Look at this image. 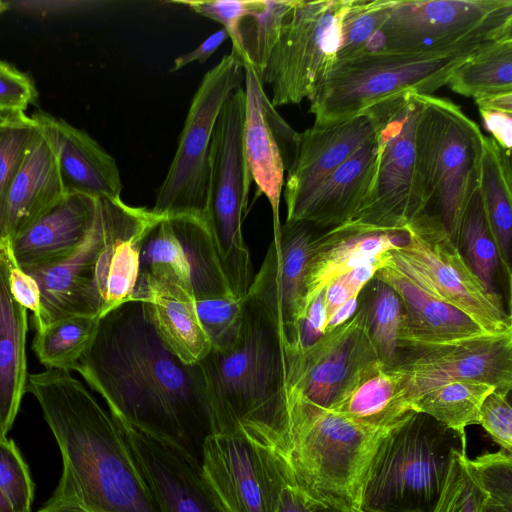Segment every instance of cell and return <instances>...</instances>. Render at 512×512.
<instances>
[{"label": "cell", "instance_id": "obj_1", "mask_svg": "<svg viewBox=\"0 0 512 512\" xmlns=\"http://www.w3.org/2000/svg\"><path fill=\"white\" fill-rule=\"evenodd\" d=\"M74 370L115 420L171 441L200 462L211 424L198 366L182 363L164 345L140 302L99 319Z\"/></svg>", "mask_w": 512, "mask_h": 512}, {"label": "cell", "instance_id": "obj_2", "mask_svg": "<svg viewBox=\"0 0 512 512\" xmlns=\"http://www.w3.org/2000/svg\"><path fill=\"white\" fill-rule=\"evenodd\" d=\"M59 446L57 489L85 512H162L118 422L69 371L28 374Z\"/></svg>", "mask_w": 512, "mask_h": 512}, {"label": "cell", "instance_id": "obj_3", "mask_svg": "<svg viewBox=\"0 0 512 512\" xmlns=\"http://www.w3.org/2000/svg\"><path fill=\"white\" fill-rule=\"evenodd\" d=\"M211 433H237L278 454L285 350L271 318L244 298L240 336L228 350H210L197 363Z\"/></svg>", "mask_w": 512, "mask_h": 512}, {"label": "cell", "instance_id": "obj_4", "mask_svg": "<svg viewBox=\"0 0 512 512\" xmlns=\"http://www.w3.org/2000/svg\"><path fill=\"white\" fill-rule=\"evenodd\" d=\"M279 456L310 498L358 506L368 465L389 431L358 425L319 406L285 383L281 389Z\"/></svg>", "mask_w": 512, "mask_h": 512}, {"label": "cell", "instance_id": "obj_5", "mask_svg": "<svg viewBox=\"0 0 512 512\" xmlns=\"http://www.w3.org/2000/svg\"><path fill=\"white\" fill-rule=\"evenodd\" d=\"M416 96L420 107L414 133L419 205L415 219L440 224L459 246L463 214L479 186L484 134L451 99Z\"/></svg>", "mask_w": 512, "mask_h": 512}, {"label": "cell", "instance_id": "obj_6", "mask_svg": "<svg viewBox=\"0 0 512 512\" xmlns=\"http://www.w3.org/2000/svg\"><path fill=\"white\" fill-rule=\"evenodd\" d=\"M466 438L412 411L376 447L361 486L364 512H433Z\"/></svg>", "mask_w": 512, "mask_h": 512}, {"label": "cell", "instance_id": "obj_7", "mask_svg": "<svg viewBox=\"0 0 512 512\" xmlns=\"http://www.w3.org/2000/svg\"><path fill=\"white\" fill-rule=\"evenodd\" d=\"M474 51L378 52L337 61L309 99L313 125L346 121L407 92L433 94Z\"/></svg>", "mask_w": 512, "mask_h": 512}, {"label": "cell", "instance_id": "obj_8", "mask_svg": "<svg viewBox=\"0 0 512 512\" xmlns=\"http://www.w3.org/2000/svg\"><path fill=\"white\" fill-rule=\"evenodd\" d=\"M244 120L241 85L226 100L215 124L204 218L223 275L238 299L245 298L254 277L242 232L253 182L244 151Z\"/></svg>", "mask_w": 512, "mask_h": 512}, {"label": "cell", "instance_id": "obj_9", "mask_svg": "<svg viewBox=\"0 0 512 512\" xmlns=\"http://www.w3.org/2000/svg\"><path fill=\"white\" fill-rule=\"evenodd\" d=\"M505 37H512V0H389L358 55L470 51Z\"/></svg>", "mask_w": 512, "mask_h": 512}, {"label": "cell", "instance_id": "obj_10", "mask_svg": "<svg viewBox=\"0 0 512 512\" xmlns=\"http://www.w3.org/2000/svg\"><path fill=\"white\" fill-rule=\"evenodd\" d=\"M243 81V65L226 54L203 76L152 211L160 216L205 218L213 132L221 109Z\"/></svg>", "mask_w": 512, "mask_h": 512}, {"label": "cell", "instance_id": "obj_11", "mask_svg": "<svg viewBox=\"0 0 512 512\" xmlns=\"http://www.w3.org/2000/svg\"><path fill=\"white\" fill-rule=\"evenodd\" d=\"M407 242L392 251L393 263L424 291L460 310L488 334L512 333L502 298L473 272L460 247L434 221L415 219Z\"/></svg>", "mask_w": 512, "mask_h": 512}, {"label": "cell", "instance_id": "obj_12", "mask_svg": "<svg viewBox=\"0 0 512 512\" xmlns=\"http://www.w3.org/2000/svg\"><path fill=\"white\" fill-rule=\"evenodd\" d=\"M351 0H294L260 75L274 107L310 99L333 65Z\"/></svg>", "mask_w": 512, "mask_h": 512}, {"label": "cell", "instance_id": "obj_13", "mask_svg": "<svg viewBox=\"0 0 512 512\" xmlns=\"http://www.w3.org/2000/svg\"><path fill=\"white\" fill-rule=\"evenodd\" d=\"M416 94L407 92L370 109L377 120L375 168L365 198L350 221L405 232L417 217L414 133L420 104Z\"/></svg>", "mask_w": 512, "mask_h": 512}, {"label": "cell", "instance_id": "obj_14", "mask_svg": "<svg viewBox=\"0 0 512 512\" xmlns=\"http://www.w3.org/2000/svg\"><path fill=\"white\" fill-rule=\"evenodd\" d=\"M202 477L221 512H278L291 479L271 449L237 433H211L202 447Z\"/></svg>", "mask_w": 512, "mask_h": 512}, {"label": "cell", "instance_id": "obj_15", "mask_svg": "<svg viewBox=\"0 0 512 512\" xmlns=\"http://www.w3.org/2000/svg\"><path fill=\"white\" fill-rule=\"evenodd\" d=\"M397 371L411 402L453 381L485 382L509 395L512 388V333L484 334L454 342L403 350Z\"/></svg>", "mask_w": 512, "mask_h": 512}, {"label": "cell", "instance_id": "obj_16", "mask_svg": "<svg viewBox=\"0 0 512 512\" xmlns=\"http://www.w3.org/2000/svg\"><path fill=\"white\" fill-rule=\"evenodd\" d=\"M284 350L285 383L327 409L359 369L378 359L359 304L349 320L326 329L313 344Z\"/></svg>", "mask_w": 512, "mask_h": 512}, {"label": "cell", "instance_id": "obj_17", "mask_svg": "<svg viewBox=\"0 0 512 512\" xmlns=\"http://www.w3.org/2000/svg\"><path fill=\"white\" fill-rule=\"evenodd\" d=\"M313 225L286 221L270 243L245 298L256 303L275 323L284 347L299 346V329L306 312L305 278Z\"/></svg>", "mask_w": 512, "mask_h": 512}, {"label": "cell", "instance_id": "obj_18", "mask_svg": "<svg viewBox=\"0 0 512 512\" xmlns=\"http://www.w3.org/2000/svg\"><path fill=\"white\" fill-rule=\"evenodd\" d=\"M245 120L243 143L247 165L259 194L272 210L274 237L280 232V198L299 133L276 111L257 71L243 65Z\"/></svg>", "mask_w": 512, "mask_h": 512}, {"label": "cell", "instance_id": "obj_19", "mask_svg": "<svg viewBox=\"0 0 512 512\" xmlns=\"http://www.w3.org/2000/svg\"><path fill=\"white\" fill-rule=\"evenodd\" d=\"M102 244L94 261L93 280L101 317L129 302L140 274L143 242L165 216L119 199H98Z\"/></svg>", "mask_w": 512, "mask_h": 512}, {"label": "cell", "instance_id": "obj_20", "mask_svg": "<svg viewBox=\"0 0 512 512\" xmlns=\"http://www.w3.org/2000/svg\"><path fill=\"white\" fill-rule=\"evenodd\" d=\"M118 424L162 512H221L196 458L171 441Z\"/></svg>", "mask_w": 512, "mask_h": 512}, {"label": "cell", "instance_id": "obj_21", "mask_svg": "<svg viewBox=\"0 0 512 512\" xmlns=\"http://www.w3.org/2000/svg\"><path fill=\"white\" fill-rule=\"evenodd\" d=\"M30 117L52 151L64 195L121 198L122 182L116 160L92 137L42 110Z\"/></svg>", "mask_w": 512, "mask_h": 512}, {"label": "cell", "instance_id": "obj_22", "mask_svg": "<svg viewBox=\"0 0 512 512\" xmlns=\"http://www.w3.org/2000/svg\"><path fill=\"white\" fill-rule=\"evenodd\" d=\"M376 129V116L369 110L343 122L313 125L299 133L283 187L287 214L370 140Z\"/></svg>", "mask_w": 512, "mask_h": 512}, {"label": "cell", "instance_id": "obj_23", "mask_svg": "<svg viewBox=\"0 0 512 512\" xmlns=\"http://www.w3.org/2000/svg\"><path fill=\"white\" fill-rule=\"evenodd\" d=\"M130 301L142 304L161 341L182 363L195 365L210 352L191 286L169 273L140 272Z\"/></svg>", "mask_w": 512, "mask_h": 512}, {"label": "cell", "instance_id": "obj_24", "mask_svg": "<svg viewBox=\"0 0 512 512\" xmlns=\"http://www.w3.org/2000/svg\"><path fill=\"white\" fill-rule=\"evenodd\" d=\"M102 219L98 203L94 225L83 244L69 257L47 266L24 269L37 282L41 311L33 322L37 330L69 317L101 318L94 280V261L102 244Z\"/></svg>", "mask_w": 512, "mask_h": 512}, {"label": "cell", "instance_id": "obj_25", "mask_svg": "<svg viewBox=\"0 0 512 512\" xmlns=\"http://www.w3.org/2000/svg\"><path fill=\"white\" fill-rule=\"evenodd\" d=\"M98 199L66 194L19 234L7 241L24 269L57 263L86 240L97 215Z\"/></svg>", "mask_w": 512, "mask_h": 512}, {"label": "cell", "instance_id": "obj_26", "mask_svg": "<svg viewBox=\"0 0 512 512\" xmlns=\"http://www.w3.org/2000/svg\"><path fill=\"white\" fill-rule=\"evenodd\" d=\"M407 238L406 231H384L354 221L315 235L305 278L306 309L333 279L384 257L403 246Z\"/></svg>", "mask_w": 512, "mask_h": 512}, {"label": "cell", "instance_id": "obj_27", "mask_svg": "<svg viewBox=\"0 0 512 512\" xmlns=\"http://www.w3.org/2000/svg\"><path fill=\"white\" fill-rule=\"evenodd\" d=\"M374 277L392 287L401 301V352L488 334L463 312L424 291L393 263L392 252Z\"/></svg>", "mask_w": 512, "mask_h": 512}, {"label": "cell", "instance_id": "obj_28", "mask_svg": "<svg viewBox=\"0 0 512 512\" xmlns=\"http://www.w3.org/2000/svg\"><path fill=\"white\" fill-rule=\"evenodd\" d=\"M376 156L375 133L287 214L286 221H304L320 228L350 221L368 191Z\"/></svg>", "mask_w": 512, "mask_h": 512}, {"label": "cell", "instance_id": "obj_29", "mask_svg": "<svg viewBox=\"0 0 512 512\" xmlns=\"http://www.w3.org/2000/svg\"><path fill=\"white\" fill-rule=\"evenodd\" d=\"M329 409L358 425L384 431L414 411L400 374L378 359L348 380Z\"/></svg>", "mask_w": 512, "mask_h": 512}, {"label": "cell", "instance_id": "obj_30", "mask_svg": "<svg viewBox=\"0 0 512 512\" xmlns=\"http://www.w3.org/2000/svg\"><path fill=\"white\" fill-rule=\"evenodd\" d=\"M64 196L54 156L37 132L7 193L6 239L23 231Z\"/></svg>", "mask_w": 512, "mask_h": 512}, {"label": "cell", "instance_id": "obj_31", "mask_svg": "<svg viewBox=\"0 0 512 512\" xmlns=\"http://www.w3.org/2000/svg\"><path fill=\"white\" fill-rule=\"evenodd\" d=\"M27 310L9 291L0 247V417L10 431L26 392Z\"/></svg>", "mask_w": 512, "mask_h": 512}, {"label": "cell", "instance_id": "obj_32", "mask_svg": "<svg viewBox=\"0 0 512 512\" xmlns=\"http://www.w3.org/2000/svg\"><path fill=\"white\" fill-rule=\"evenodd\" d=\"M512 172L510 156L490 137H483L480 157L479 188L497 246L499 260L510 280L512 238Z\"/></svg>", "mask_w": 512, "mask_h": 512}, {"label": "cell", "instance_id": "obj_33", "mask_svg": "<svg viewBox=\"0 0 512 512\" xmlns=\"http://www.w3.org/2000/svg\"><path fill=\"white\" fill-rule=\"evenodd\" d=\"M294 0H251L239 18L231 38L232 50L242 65L252 66L259 76L277 42Z\"/></svg>", "mask_w": 512, "mask_h": 512}, {"label": "cell", "instance_id": "obj_34", "mask_svg": "<svg viewBox=\"0 0 512 512\" xmlns=\"http://www.w3.org/2000/svg\"><path fill=\"white\" fill-rule=\"evenodd\" d=\"M447 85L462 96L473 99L512 92V37L483 45L452 73Z\"/></svg>", "mask_w": 512, "mask_h": 512}, {"label": "cell", "instance_id": "obj_35", "mask_svg": "<svg viewBox=\"0 0 512 512\" xmlns=\"http://www.w3.org/2000/svg\"><path fill=\"white\" fill-rule=\"evenodd\" d=\"M494 390L485 382L453 381L418 395L410 405L466 438V427L478 424L480 407Z\"/></svg>", "mask_w": 512, "mask_h": 512}, {"label": "cell", "instance_id": "obj_36", "mask_svg": "<svg viewBox=\"0 0 512 512\" xmlns=\"http://www.w3.org/2000/svg\"><path fill=\"white\" fill-rule=\"evenodd\" d=\"M359 306L379 361L386 368H393L401 353L402 306L397 293L374 277L361 291Z\"/></svg>", "mask_w": 512, "mask_h": 512}, {"label": "cell", "instance_id": "obj_37", "mask_svg": "<svg viewBox=\"0 0 512 512\" xmlns=\"http://www.w3.org/2000/svg\"><path fill=\"white\" fill-rule=\"evenodd\" d=\"M100 318L75 316L36 331L32 349L46 369L74 370L89 347Z\"/></svg>", "mask_w": 512, "mask_h": 512}, {"label": "cell", "instance_id": "obj_38", "mask_svg": "<svg viewBox=\"0 0 512 512\" xmlns=\"http://www.w3.org/2000/svg\"><path fill=\"white\" fill-rule=\"evenodd\" d=\"M187 253L196 300L234 296L221 270L205 220L194 216H172Z\"/></svg>", "mask_w": 512, "mask_h": 512}, {"label": "cell", "instance_id": "obj_39", "mask_svg": "<svg viewBox=\"0 0 512 512\" xmlns=\"http://www.w3.org/2000/svg\"><path fill=\"white\" fill-rule=\"evenodd\" d=\"M460 245L473 272L490 291H495L493 279L500 260L479 186L463 214L459 232V247Z\"/></svg>", "mask_w": 512, "mask_h": 512}, {"label": "cell", "instance_id": "obj_40", "mask_svg": "<svg viewBox=\"0 0 512 512\" xmlns=\"http://www.w3.org/2000/svg\"><path fill=\"white\" fill-rule=\"evenodd\" d=\"M140 272L169 273L193 288L191 265L172 216L160 220L145 238Z\"/></svg>", "mask_w": 512, "mask_h": 512}, {"label": "cell", "instance_id": "obj_41", "mask_svg": "<svg viewBox=\"0 0 512 512\" xmlns=\"http://www.w3.org/2000/svg\"><path fill=\"white\" fill-rule=\"evenodd\" d=\"M38 129L25 113H18L0 125V245L7 242L5 206L16 171Z\"/></svg>", "mask_w": 512, "mask_h": 512}, {"label": "cell", "instance_id": "obj_42", "mask_svg": "<svg viewBox=\"0 0 512 512\" xmlns=\"http://www.w3.org/2000/svg\"><path fill=\"white\" fill-rule=\"evenodd\" d=\"M489 495L466 455L455 451L448 477L433 512H483Z\"/></svg>", "mask_w": 512, "mask_h": 512}, {"label": "cell", "instance_id": "obj_43", "mask_svg": "<svg viewBox=\"0 0 512 512\" xmlns=\"http://www.w3.org/2000/svg\"><path fill=\"white\" fill-rule=\"evenodd\" d=\"M196 309L211 350L231 349L240 336L244 299L232 295L198 299Z\"/></svg>", "mask_w": 512, "mask_h": 512}, {"label": "cell", "instance_id": "obj_44", "mask_svg": "<svg viewBox=\"0 0 512 512\" xmlns=\"http://www.w3.org/2000/svg\"><path fill=\"white\" fill-rule=\"evenodd\" d=\"M389 0H351L344 15L336 62L358 55L382 24Z\"/></svg>", "mask_w": 512, "mask_h": 512}, {"label": "cell", "instance_id": "obj_45", "mask_svg": "<svg viewBox=\"0 0 512 512\" xmlns=\"http://www.w3.org/2000/svg\"><path fill=\"white\" fill-rule=\"evenodd\" d=\"M0 491L14 512H32L34 483L12 439L0 441Z\"/></svg>", "mask_w": 512, "mask_h": 512}, {"label": "cell", "instance_id": "obj_46", "mask_svg": "<svg viewBox=\"0 0 512 512\" xmlns=\"http://www.w3.org/2000/svg\"><path fill=\"white\" fill-rule=\"evenodd\" d=\"M489 500L512 510V457L511 452L500 449L471 460Z\"/></svg>", "mask_w": 512, "mask_h": 512}, {"label": "cell", "instance_id": "obj_47", "mask_svg": "<svg viewBox=\"0 0 512 512\" xmlns=\"http://www.w3.org/2000/svg\"><path fill=\"white\" fill-rule=\"evenodd\" d=\"M37 96L32 78L0 59V110L24 113Z\"/></svg>", "mask_w": 512, "mask_h": 512}, {"label": "cell", "instance_id": "obj_48", "mask_svg": "<svg viewBox=\"0 0 512 512\" xmlns=\"http://www.w3.org/2000/svg\"><path fill=\"white\" fill-rule=\"evenodd\" d=\"M478 424L501 449L512 453V408L508 395L491 392L480 407Z\"/></svg>", "mask_w": 512, "mask_h": 512}, {"label": "cell", "instance_id": "obj_49", "mask_svg": "<svg viewBox=\"0 0 512 512\" xmlns=\"http://www.w3.org/2000/svg\"><path fill=\"white\" fill-rule=\"evenodd\" d=\"M9 291L13 299L33 314V322L40 316V290L36 280L17 263L8 243L0 245Z\"/></svg>", "mask_w": 512, "mask_h": 512}, {"label": "cell", "instance_id": "obj_50", "mask_svg": "<svg viewBox=\"0 0 512 512\" xmlns=\"http://www.w3.org/2000/svg\"><path fill=\"white\" fill-rule=\"evenodd\" d=\"M185 5L192 11L213 19L223 25L231 39L235 33L239 18L249 8L251 0H209V1H173Z\"/></svg>", "mask_w": 512, "mask_h": 512}, {"label": "cell", "instance_id": "obj_51", "mask_svg": "<svg viewBox=\"0 0 512 512\" xmlns=\"http://www.w3.org/2000/svg\"><path fill=\"white\" fill-rule=\"evenodd\" d=\"M325 293L322 290L308 305L299 329V346L307 347L318 340L327 328Z\"/></svg>", "mask_w": 512, "mask_h": 512}, {"label": "cell", "instance_id": "obj_52", "mask_svg": "<svg viewBox=\"0 0 512 512\" xmlns=\"http://www.w3.org/2000/svg\"><path fill=\"white\" fill-rule=\"evenodd\" d=\"M481 119L490 133V137L508 156L512 144V112L478 109Z\"/></svg>", "mask_w": 512, "mask_h": 512}, {"label": "cell", "instance_id": "obj_53", "mask_svg": "<svg viewBox=\"0 0 512 512\" xmlns=\"http://www.w3.org/2000/svg\"><path fill=\"white\" fill-rule=\"evenodd\" d=\"M227 38L229 35L224 28L216 31L191 52L178 56L170 71L176 72L193 62L203 64Z\"/></svg>", "mask_w": 512, "mask_h": 512}, {"label": "cell", "instance_id": "obj_54", "mask_svg": "<svg viewBox=\"0 0 512 512\" xmlns=\"http://www.w3.org/2000/svg\"><path fill=\"white\" fill-rule=\"evenodd\" d=\"M278 512H314V500L290 479L282 490Z\"/></svg>", "mask_w": 512, "mask_h": 512}, {"label": "cell", "instance_id": "obj_55", "mask_svg": "<svg viewBox=\"0 0 512 512\" xmlns=\"http://www.w3.org/2000/svg\"><path fill=\"white\" fill-rule=\"evenodd\" d=\"M391 252L384 257L366 262L344 274L353 295L359 296L363 288L374 278L376 272L390 259Z\"/></svg>", "mask_w": 512, "mask_h": 512}, {"label": "cell", "instance_id": "obj_56", "mask_svg": "<svg viewBox=\"0 0 512 512\" xmlns=\"http://www.w3.org/2000/svg\"><path fill=\"white\" fill-rule=\"evenodd\" d=\"M324 293L328 320L343 304L350 298L356 296L352 294L345 275L333 279L324 288Z\"/></svg>", "mask_w": 512, "mask_h": 512}, {"label": "cell", "instance_id": "obj_57", "mask_svg": "<svg viewBox=\"0 0 512 512\" xmlns=\"http://www.w3.org/2000/svg\"><path fill=\"white\" fill-rule=\"evenodd\" d=\"M474 101L478 109L512 112V92L480 96Z\"/></svg>", "mask_w": 512, "mask_h": 512}, {"label": "cell", "instance_id": "obj_58", "mask_svg": "<svg viewBox=\"0 0 512 512\" xmlns=\"http://www.w3.org/2000/svg\"><path fill=\"white\" fill-rule=\"evenodd\" d=\"M359 304V296L350 298L328 320L327 328H335L349 320L356 312Z\"/></svg>", "mask_w": 512, "mask_h": 512}, {"label": "cell", "instance_id": "obj_59", "mask_svg": "<svg viewBox=\"0 0 512 512\" xmlns=\"http://www.w3.org/2000/svg\"><path fill=\"white\" fill-rule=\"evenodd\" d=\"M314 500V512H346L339 501Z\"/></svg>", "mask_w": 512, "mask_h": 512}, {"label": "cell", "instance_id": "obj_60", "mask_svg": "<svg viewBox=\"0 0 512 512\" xmlns=\"http://www.w3.org/2000/svg\"><path fill=\"white\" fill-rule=\"evenodd\" d=\"M0 512H14L11 505L0 491Z\"/></svg>", "mask_w": 512, "mask_h": 512}, {"label": "cell", "instance_id": "obj_61", "mask_svg": "<svg viewBox=\"0 0 512 512\" xmlns=\"http://www.w3.org/2000/svg\"><path fill=\"white\" fill-rule=\"evenodd\" d=\"M346 512H364L358 506L351 505L348 503L340 502Z\"/></svg>", "mask_w": 512, "mask_h": 512}, {"label": "cell", "instance_id": "obj_62", "mask_svg": "<svg viewBox=\"0 0 512 512\" xmlns=\"http://www.w3.org/2000/svg\"><path fill=\"white\" fill-rule=\"evenodd\" d=\"M16 114H18V113H11V112H6V111L0 110V125L3 124L4 122H6L7 120H9L10 118H12Z\"/></svg>", "mask_w": 512, "mask_h": 512}, {"label": "cell", "instance_id": "obj_63", "mask_svg": "<svg viewBox=\"0 0 512 512\" xmlns=\"http://www.w3.org/2000/svg\"><path fill=\"white\" fill-rule=\"evenodd\" d=\"M6 439H8L7 438V434L5 433V431L3 429L2 422H1V417H0V441H4Z\"/></svg>", "mask_w": 512, "mask_h": 512}, {"label": "cell", "instance_id": "obj_64", "mask_svg": "<svg viewBox=\"0 0 512 512\" xmlns=\"http://www.w3.org/2000/svg\"><path fill=\"white\" fill-rule=\"evenodd\" d=\"M7 9H8V4L5 3V2L0 1V14H2Z\"/></svg>", "mask_w": 512, "mask_h": 512}]
</instances>
